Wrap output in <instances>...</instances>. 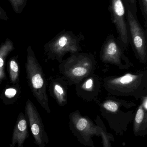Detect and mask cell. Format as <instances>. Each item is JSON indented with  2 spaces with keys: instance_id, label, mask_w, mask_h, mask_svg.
<instances>
[{
  "instance_id": "obj_1",
  "label": "cell",
  "mask_w": 147,
  "mask_h": 147,
  "mask_svg": "<svg viewBox=\"0 0 147 147\" xmlns=\"http://www.w3.org/2000/svg\"><path fill=\"white\" fill-rule=\"evenodd\" d=\"M103 86L110 95L133 97L138 100L147 95V70L105 77Z\"/></svg>"
},
{
  "instance_id": "obj_2",
  "label": "cell",
  "mask_w": 147,
  "mask_h": 147,
  "mask_svg": "<svg viewBox=\"0 0 147 147\" xmlns=\"http://www.w3.org/2000/svg\"><path fill=\"white\" fill-rule=\"evenodd\" d=\"M96 61L90 53L71 54L59 65L60 72L68 85H77L84 79L94 73Z\"/></svg>"
},
{
  "instance_id": "obj_3",
  "label": "cell",
  "mask_w": 147,
  "mask_h": 147,
  "mask_svg": "<svg viewBox=\"0 0 147 147\" xmlns=\"http://www.w3.org/2000/svg\"><path fill=\"white\" fill-rule=\"evenodd\" d=\"M26 69V79L33 95L41 107L50 113L49 99L47 93L46 80L42 67L31 46L27 49Z\"/></svg>"
},
{
  "instance_id": "obj_4",
  "label": "cell",
  "mask_w": 147,
  "mask_h": 147,
  "mask_svg": "<svg viewBox=\"0 0 147 147\" xmlns=\"http://www.w3.org/2000/svg\"><path fill=\"white\" fill-rule=\"evenodd\" d=\"M85 39L82 33L75 34L72 31L63 30L44 46L45 54L50 60L59 63L67 53H78L82 51L80 43Z\"/></svg>"
},
{
  "instance_id": "obj_5",
  "label": "cell",
  "mask_w": 147,
  "mask_h": 147,
  "mask_svg": "<svg viewBox=\"0 0 147 147\" xmlns=\"http://www.w3.org/2000/svg\"><path fill=\"white\" fill-rule=\"evenodd\" d=\"M127 21L129 43L136 59L141 63L147 62V31L140 24L136 16L127 9Z\"/></svg>"
},
{
  "instance_id": "obj_6",
  "label": "cell",
  "mask_w": 147,
  "mask_h": 147,
  "mask_svg": "<svg viewBox=\"0 0 147 147\" xmlns=\"http://www.w3.org/2000/svg\"><path fill=\"white\" fill-rule=\"evenodd\" d=\"M124 51L117 39L110 34L102 46L100 58L104 63L115 65L121 70L127 69L133 65L125 55Z\"/></svg>"
},
{
  "instance_id": "obj_7",
  "label": "cell",
  "mask_w": 147,
  "mask_h": 147,
  "mask_svg": "<svg viewBox=\"0 0 147 147\" xmlns=\"http://www.w3.org/2000/svg\"><path fill=\"white\" fill-rule=\"evenodd\" d=\"M108 9L118 34L117 40L126 51L129 44L126 6L123 0H110Z\"/></svg>"
},
{
  "instance_id": "obj_8",
  "label": "cell",
  "mask_w": 147,
  "mask_h": 147,
  "mask_svg": "<svg viewBox=\"0 0 147 147\" xmlns=\"http://www.w3.org/2000/svg\"><path fill=\"white\" fill-rule=\"evenodd\" d=\"M26 118L31 129L35 143L39 147H44L47 143V137L39 114L31 100L28 99L25 107Z\"/></svg>"
},
{
  "instance_id": "obj_9",
  "label": "cell",
  "mask_w": 147,
  "mask_h": 147,
  "mask_svg": "<svg viewBox=\"0 0 147 147\" xmlns=\"http://www.w3.org/2000/svg\"><path fill=\"white\" fill-rule=\"evenodd\" d=\"M102 80L98 75L93 73L76 85V94L86 102H98L101 92Z\"/></svg>"
},
{
  "instance_id": "obj_10",
  "label": "cell",
  "mask_w": 147,
  "mask_h": 147,
  "mask_svg": "<svg viewBox=\"0 0 147 147\" xmlns=\"http://www.w3.org/2000/svg\"><path fill=\"white\" fill-rule=\"evenodd\" d=\"M29 137L28 125L25 115L21 112L19 114L14 127L9 147H24L25 141Z\"/></svg>"
},
{
  "instance_id": "obj_11",
  "label": "cell",
  "mask_w": 147,
  "mask_h": 147,
  "mask_svg": "<svg viewBox=\"0 0 147 147\" xmlns=\"http://www.w3.org/2000/svg\"><path fill=\"white\" fill-rule=\"evenodd\" d=\"M68 84L63 77L51 80L49 86L50 95L60 106L68 103Z\"/></svg>"
},
{
  "instance_id": "obj_12",
  "label": "cell",
  "mask_w": 147,
  "mask_h": 147,
  "mask_svg": "<svg viewBox=\"0 0 147 147\" xmlns=\"http://www.w3.org/2000/svg\"><path fill=\"white\" fill-rule=\"evenodd\" d=\"M135 105L133 102H128L114 97H108L101 103H99L102 109L109 112H115L123 106L131 107Z\"/></svg>"
},
{
  "instance_id": "obj_13",
  "label": "cell",
  "mask_w": 147,
  "mask_h": 147,
  "mask_svg": "<svg viewBox=\"0 0 147 147\" xmlns=\"http://www.w3.org/2000/svg\"><path fill=\"white\" fill-rule=\"evenodd\" d=\"M14 49V45L10 41H6L0 46V84L6 78L4 71V61Z\"/></svg>"
},
{
  "instance_id": "obj_14",
  "label": "cell",
  "mask_w": 147,
  "mask_h": 147,
  "mask_svg": "<svg viewBox=\"0 0 147 147\" xmlns=\"http://www.w3.org/2000/svg\"><path fill=\"white\" fill-rule=\"evenodd\" d=\"M9 78L11 83L16 84L19 81V68L18 63L14 59H11L9 61Z\"/></svg>"
},
{
  "instance_id": "obj_15",
  "label": "cell",
  "mask_w": 147,
  "mask_h": 147,
  "mask_svg": "<svg viewBox=\"0 0 147 147\" xmlns=\"http://www.w3.org/2000/svg\"><path fill=\"white\" fill-rule=\"evenodd\" d=\"M127 9L129 10L135 16H137V0H123Z\"/></svg>"
},
{
  "instance_id": "obj_16",
  "label": "cell",
  "mask_w": 147,
  "mask_h": 147,
  "mask_svg": "<svg viewBox=\"0 0 147 147\" xmlns=\"http://www.w3.org/2000/svg\"><path fill=\"white\" fill-rule=\"evenodd\" d=\"M146 111H147L140 104L137 110L135 118L136 123L140 124L143 121L146 115Z\"/></svg>"
},
{
  "instance_id": "obj_17",
  "label": "cell",
  "mask_w": 147,
  "mask_h": 147,
  "mask_svg": "<svg viewBox=\"0 0 147 147\" xmlns=\"http://www.w3.org/2000/svg\"><path fill=\"white\" fill-rule=\"evenodd\" d=\"M140 8L145 21V26H147V0H139Z\"/></svg>"
},
{
  "instance_id": "obj_18",
  "label": "cell",
  "mask_w": 147,
  "mask_h": 147,
  "mask_svg": "<svg viewBox=\"0 0 147 147\" xmlns=\"http://www.w3.org/2000/svg\"><path fill=\"white\" fill-rule=\"evenodd\" d=\"M88 124V121L87 119L84 117H80L78 119L77 127L79 130L82 131L87 127Z\"/></svg>"
},
{
  "instance_id": "obj_19",
  "label": "cell",
  "mask_w": 147,
  "mask_h": 147,
  "mask_svg": "<svg viewBox=\"0 0 147 147\" xmlns=\"http://www.w3.org/2000/svg\"><path fill=\"white\" fill-rule=\"evenodd\" d=\"M17 92V90L16 88H7L5 90V92H4V96L7 98L11 99L15 96Z\"/></svg>"
},
{
  "instance_id": "obj_20",
  "label": "cell",
  "mask_w": 147,
  "mask_h": 147,
  "mask_svg": "<svg viewBox=\"0 0 147 147\" xmlns=\"http://www.w3.org/2000/svg\"><path fill=\"white\" fill-rule=\"evenodd\" d=\"M141 105L146 110H147V95L143 96L140 98Z\"/></svg>"
}]
</instances>
